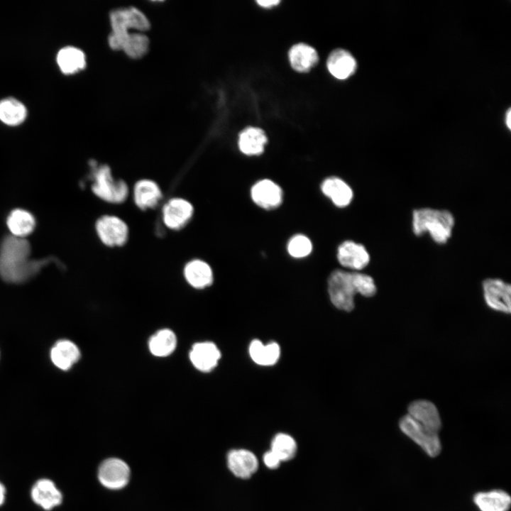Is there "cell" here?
Listing matches in <instances>:
<instances>
[{"label": "cell", "mask_w": 511, "mask_h": 511, "mask_svg": "<svg viewBox=\"0 0 511 511\" xmlns=\"http://www.w3.org/2000/svg\"><path fill=\"white\" fill-rule=\"evenodd\" d=\"M249 354L251 359L260 366H272L279 359L280 346L272 342L263 344L259 340H253L249 346Z\"/></svg>", "instance_id": "d4e9b609"}, {"label": "cell", "mask_w": 511, "mask_h": 511, "mask_svg": "<svg viewBox=\"0 0 511 511\" xmlns=\"http://www.w3.org/2000/svg\"><path fill=\"white\" fill-rule=\"evenodd\" d=\"M401 431L432 457L439 454L441 446L437 432L421 425L408 414L399 422Z\"/></svg>", "instance_id": "5b68a950"}, {"label": "cell", "mask_w": 511, "mask_h": 511, "mask_svg": "<svg viewBox=\"0 0 511 511\" xmlns=\"http://www.w3.org/2000/svg\"><path fill=\"white\" fill-rule=\"evenodd\" d=\"M96 229L101 241L109 246H122L128 238L126 224L116 216H102L97 221Z\"/></svg>", "instance_id": "9c48e42d"}, {"label": "cell", "mask_w": 511, "mask_h": 511, "mask_svg": "<svg viewBox=\"0 0 511 511\" xmlns=\"http://www.w3.org/2000/svg\"><path fill=\"white\" fill-rule=\"evenodd\" d=\"M230 471L240 478H248L258 470V461L256 455L244 449H232L226 456Z\"/></svg>", "instance_id": "7c38bea8"}, {"label": "cell", "mask_w": 511, "mask_h": 511, "mask_svg": "<svg viewBox=\"0 0 511 511\" xmlns=\"http://www.w3.org/2000/svg\"><path fill=\"white\" fill-rule=\"evenodd\" d=\"M259 6L263 8H271L278 5L280 1L277 0H260L256 1Z\"/></svg>", "instance_id": "e575fe53"}, {"label": "cell", "mask_w": 511, "mask_h": 511, "mask_svg": "<svg viewBox=\"0 0 511 511\" xmlns=\"http://www.w3.org/2000/svg\"><path fill=\"white\" fill-rule=\"evenodd\" d=\"M268 139L263 129L248 127L243 130L238 137V148L246 155H258L263 153Z\"/></svg>", "instance_id": "d6986e66"}, {"label": "cell", "mask_w": 511, "mask_h": 511, "mask_svg": "<svg viewBox=\"0 0 511 511\" xmlns=\"http://www.w3.org/2000/svg\"><path fill=\"white\" fill-rule=\"evenodd\" d=\"M30 252V244L26 239L13 236L6 237L0 249L1 277L6 282L19 283L31 278L50 263L62 266L54 257L31 259Z\"/></svg>", "instance_id": "6da1fadb"}, {"label": "cell", "mask_w": 511, "mask_h": 511, "mask_svg": "<svg viewBox=\"0 0 511 511\" xmlns=\"http://www.w3.org/2000/svg\"><path fill=\"white\" fill-rule=\"evenodd\" d=\"M98 479L100 483L109 490L125 488L131 478V469L122 459L115 457L104 460L98 468Z\"/></svg>", "instance_id": "52a82bcc"}, {"label": "cell", "mask_w": 511, "mask_h": 511, "mask_svg": "<svg viewBox=\"0 0 511 511\" xmlns=\"http://www.w3.org/2000/svg\"><path fill=\"white\" fill-rule=\"evenodd\" d=\"M455 225L453 214L446 209L430 207L415 209L412 213V230L417 236L428 233L436 244H445L451 238Z\"/></svg>", "instance_id": "7a4b0ae2"}, {"label": "cell", "mask_w": 511, "mask_h": 511, "mask_svg": "<svg viewBox=\"0 0 511 511\" xmlns=\"http://www.w3.org/2000/svg\"><path fill=\"white\" fill-rule=\"evenodd\" d=\"M61 70L67 74L75 72L85 66V55L79 49L65 47L61 49L57 57Z\"/></svg>", "instance_id": "83f0119b"}, {"label": "cell", "mask_w": 511, "mask_h": 511, "mask_svg": "<svg viewBox=\"0 0 511 511\" xmlns=\"http://www.w3.org/2000/svg\"><path fill=\"white\" fill-rule=\"evenodd\" d=\"M4 495H5V490L4 486L0 483V505L2 504V502L4 500Z\"/></svg>", "instance_id": "8d00e7d4"}, {"label": "cell", "mask_w": 511, "mask_h": 511, "mask_svg": "<svg viewBox=\"0 0 511 511\" xmlns=\"http://www.w3.org/2000/svg\"><path fill=\"white\" fill-rule=\"evenodd\" d=\"M417 422L426 428L437 432L441 427V422L436 407L427 400H417L408 407V414Z\"/></svg>", "instance_id": "4fadbf2b"}, {"label": "cell", "mask_w": 511, "mask_h": 511, "mask_svg": "<svg viewBox=\"0 0 511 511\" xmlns=\"http://www.w3.org/2000/svg\"><path fill=\"white\" fill-rule=\"evenodd\" d=\"M187 281L195 288H204L209 286L213 281V273L210 266L199 260L188 263L184 270Z\"/></svg>", "instance_id": "603a6c76"}, {"label": "cell", "mask_w": 511, "mask_h": 511, "mask_svg": "<svg viewBox=\"0 0 511 511\" xmlns=\"http://www.w3.org/2000/svg\"><path fill=\"white\" fill-rule=\"evenodd\" d=\"M148 345L153 355L165 357L171 354L175 349L177 338L171 330L165 329L153 334Z\"/></svg>", "instance_id": "484cf974"}, {"label": "cell", "mask_w": 511, "mask_h": 511, "mask_svg": "<svg viewBox=\"0 0 511 511\" xmlns=\"http://www.w3.org/2000/svg\"><path fill=\"white\" fill-rule=\"evenodd\" d=\"M111 33L109 36V44L114 50H121L128 29L145 31L150 28V23L145 14L135 7L118 9L110 13Z\"/></svg>", "instance_id": "3957f363"}, {"label": "cell", "mask_w": 511, "mask_h": 511, "mask_svg": "<svg viewBox=\"0 0 511 511\" xmlns=\"http://www.w3.org/2000/svg\"><path fill=\"white\" fill-rule=\"evenodd\" d=\"M94 178L92 190L101 199L111 203H121L126 199L128 190L126 182L121 180H114L107 165L100 167L97 170Z\"/></svg>", "instance_id": "8992f818"}, {"label": "cell", "mask_w": 511, "mask_h": 511, "mask_svg": "<svg viewBox=\"0 0 511 511\" xmlns=\"http://www.w3.org/2000/svg\"><path fill=\"white\" fill-rule=\"evenodd\" d=\"M297 449L295 440L290 435L285 433L276 434L271 442L270 450L281 461L292 459L295 456Z\"/></svg>", "instance_id": "f546056e"}, {"label": "cell", "mask_w": 511, "mask_h": 511, "mask_svg": "<svg viewBox=\"0 0 511 511\" xmlns=\"http://www.w3.org/2000/svg\"><path fill=\"white\" fill-rule=\"evenodd\" d=\"M26 116L24 105L18 100L9 98L0 101V119L9 125L21 123Z\"/></svg>", "instance_id": "f1b7e54d"}, {"label": "cell", "mask_w": 511, "mask_h": 511, "mask_svg": "<svg viewBox=\"0 0 511 511\" xmlns=\"http://www.w3.org/2000/svg\"><path fill=\"white\" fill-rule=\"evenodd\" d=\"M483 297L492 309L510 314L511 311L510 285L500 278H487L483 284Z\"/></svg>", "instance_id": "ba28073f"}, {"label": "cell", "mask_w": 511, "mask_h": 511, "mask_svg": "<svg viewBox=\"0 0 511 511\" xmlns=\"http://www.w3.org/2000/svg\"><path fill=\"white\" fill-rule=\"evenodd\" d=\"M505 123L506 126L508 127L509 129L511 128V110L509 109L505 115Z\"/></svg>", "instance_id": "d590c367"}, {"label": "cell", "mask_w": 511, "mask_h": 511, "mask_svg": "<svg viewBox=\"0 0 511 511\" xmlns=\"http://www.w3.org/2000/svg\"><path fill=\"white\" fill-rule=\"evenodd\" d=\"M289 60L292 67L299 72L310 70L318 62L317 51L305 43L294 45L289 51Z\"/></svg>", "instance_id": "44dd1931"}, {"label": "cell", "mask_w": 511, "mask_h": 511, "mask_svg": "<svg viewBox=\"0 0 511 511\" xmlns=\"http://www.w3.org/2000/svg\"><path fill=\"white\" fill-rule=\"evenodd\" d=\"M352 274L357 293L366 297H370L375 295L377 287L371 276L358 271L352 272Z\"/></svg>", "instance_id": "d6a6232c"}, {"label": "cell", "mask_w": 511, "mask_h": 511, "mask_svg": "<svg viewBox=\"0 0 511 511\" xmlns=\"http://www.w3.org/2000/svg\"><path fill=\"white\" fill-rule=\"evenodd\" d=\"M161 197V191L153 181L143 180L138 181L134 187L135 202L142 209L154 207Z\"/></svg>", "instance_id": "cb8c5ba5"}, {"label": "cell", "mask_w": 511, "mask_h": 511, "mask_svg": "<svg viewBox=\"0 0 511 511\" xmlns=\"http://www.w3.org/2000/svg\"><path fill=\"white\" fill-rule=\"evenodd\" d=\"M149 40L140 33H132L126 38L121 50L130 57L137 59L143 57L148 51Z\"/></svg>", "instance_id": "4dcf8cb0"}, {"label": "cell", "mask_w": 511, "mask_h": 511, "mask_svg": "<svg viewBox=\"0 0 511 511\" xmlns=\"http://www.w3.org/2000/svg\"><path fill=\"white\" fill-rule=\"evenodd\" d=\"M33 500L45 510H50L62 501V495L53 482L48 479H40L31 490Z\"/></svg>", "instance_id": "ac0fdd59"}, {"label": "cell", "mask_w": 511, "mask_h": 511, "mask_svg": "<svg viewBox=\"0 0 511 511\" xmlns=\"http://www.w3.org/2000/svg\"><path fill=\"white\" fill-rule=\"evenodd\" d=\"M321 189L323 194L339 208L349 205L353 197L351 187L346 182L336 177H331L324 180L321 185Z\"/></svg>", "instance_id": "e0dca14e"}, {"label": "cell", "mask_w": 511, "mask_h": 511, "mask_svg": "<svg viewBox=\"0 0 511 511\" xmlns=\"http://www.w3.org/2000/svg\"><path fill=\"white\" fill-rule=\"evenodd\" d=\"M220 357L219 350L211 342L195 344L189 353L192 363L197 369L202 372H209L214 369Z\"/></svg>", "instance_id": "9a60e30c"}, {"label": "cell", "mask_w": 511, "mask_h": 511, "mask_svg": "<svg viewBox=\"0 0 511 511\" xmlns=\"http://www.w3.org/2000/svg\"><path fill=\"white\" fill-rule=\"evenodd\" d=\"M473 500L480 511H507L511 503L510 496L500 490L478 493Z\"/></svg>", "instance_id": "7402d4cb"}, {"label": "cell", "mask_w": 511, "mask_h": 511, "mask_svg": "<svg viewBox=\"0 0 511 511\" xmlns=\"http://www.w3.org/2000/svg\"><path fill=\"white\" fill-rule=\"evenodd\" d=\"M50 358L55 366L66 370L79 359L80 351L73 342L69 340H60L52 348Z\"/></svg>", "instance_id": "ffe728a7"}, {"label": "cell", "mask_w": 511, "mask_h": 511, "mask_svg": "<svg viewBox=\"0 0 511 511\" xmlns=\"http://www.w3.org/2000/svg\"><path fill=\"white\" fill-rule=\"evenodd\" d=\"M337 259L342 266L358 271L369 264L370 257L363 245L353 241H345L338 248Z\"/></svg>", "instance_id": "30bf717a"}, {"label": "cell", "mask_w": 511, "mask_h": 511, "mask_svg": "<svg viewBox=\"0 0 511 511\" xmlns=\"http://www.w3.org/2000/svg\"><path fill=\"white\" fill-rule=\"evenodd\" d=\"M326 66L331 75L335 78L346 79L355 72L357 64L355 58L348 51L339 48L329 54Z\"/></svg>", "instance_id": "2e32d148"}, {"label": "cell", "mask_w": 511, "mask_h": 511, "mask_svg": "<svg viewBox=\"0 0 511 511\" xmlns=\"http://www.w3.org/2000/svg\"><path fill=\"white\" fill-rule=\"evenodd\" d=\"M328 292L332 304L336 308L346 312L353 310L354 297L357 292L352 272L333 271L328 278Z\"/></svg>", "instance_id": "277c9868"}, {"label": "cell", "mask_w": 511, "mask_h": 511, "mask_svg": "<svg viewBox=\"0 0 511 511\" xmlns=\"http://www.w3.org/2000/svg\"><path fill=\"white\" fill-rule=\"evenodd\" d=\"M312 250L311 241L305 236L297 234L290 238L287 244L289 254L296 258L307 256Z\"/></svg>", "instance_id": "1f68e13d"}, {"label": "cell", "mask_w": 511, "mask_h": 511, "mask_svg": "<svg viewBox=\"0 0 511 511\" xmlns=\"http://www.w3.org/2000/svg\"><path fill=\"white\" fill-rule=\"evenodd\" d=\"M251 195L255 204L265 209L278 207L283 198L280 187L268 179L257 182L251 188Z\"/></svg>", "instance_id": "8fae6325"}, {"label": "cell", "mask_w": 511, "mask_h": 511, "mask_svg": "<svg viewBox=\"0 0 511 511\" xmlns=\"http://www.w3.org/2000/svg\"><path fill=\"white\" fill-rule=\"evenodd\" d=\"M263 462L268 468L275 469L279 467L282 461L271 450H269L263 455Z\"/></svg>", "instance_id": "836d02e7"}, {"label": "cell", "mask_w": 511, "mask_h": 511, "mask_svg": "<svg viewBox=\"0 0 511 511\" xmlns=\"http://www.w3.org/2000/svg\"><path fill=\"white\" fill-rule=\"evenodd\" d=\"M163 221L165 225L172 229L183 227L190 219L193 214L192 204L180 198L170 200L163 207Z\"/></svg>", "instance_id": "5bb4252c"}, {"label": "cell", "mask_w": 511, "mask_h": 511, "mask_svg": "<svg viewBox=\"0 0 511 511\" xmlns=\"http://www.w3.org/2000/svg\"><path fill=\"white\" fill-rule=\"evenodd\" d=\"M7 225L13 236L23 238L31 233L35 226L32 214L23 209H15L7 219Z\"/></svg>", "instance_id": "4316f807"}]
</instances>
